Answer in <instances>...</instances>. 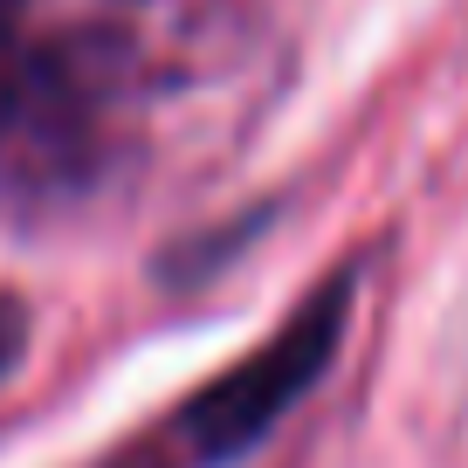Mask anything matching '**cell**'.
<instances>
[{
    "instance_id": "6da1fadb",
    "label": "cell",
    "mask_w": 468,
    "mask_h": 468,
    "mask_svg": "<svg viewBox=\"0 0 468 468\" xmlns=\"http://www.w3.org/2000/svg\"><path fill=\"white\" fill-rule=\"evenodd\" d=\"M345 317H351V282L331 276L255 358H241L234 372H220L186 413L159 427L152 441H138L132 454H117V468H220L234 454H249L310 386L324 379V366L345 345Z\"/></svg>"
},
{
    "instance_id": "7a4b0ae2",
    "label": "cell",
    "mask_w": 468,
    "mask_h": 468,
    "mask_svg": "<svg viewBox=\"0 0 468 468\" xmlns=\"http://www.w3.org/2000/svg\"><path fill=\"white\" fill-rule=\"evenodd\" d=\"M21 331H28L21 303H7V296H0V379H7V372H15V358H21Z\"/></svg>"
}]
</instances>
